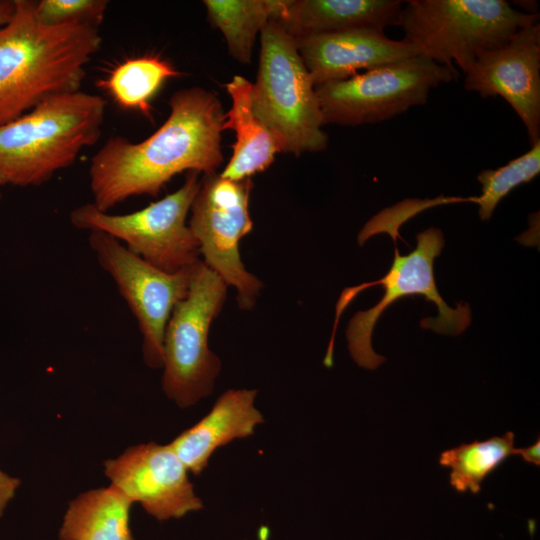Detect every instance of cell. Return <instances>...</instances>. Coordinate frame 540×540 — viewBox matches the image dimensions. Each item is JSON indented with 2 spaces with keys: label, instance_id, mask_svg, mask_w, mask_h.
Wrapping results in <instances>:
<instances>
[{
  "label": "cell",
  "instance_id": "cell-14",
  "mask_svg": "<svg viewBox=\"0 0 540 540\" xmlns=\"http://www.w3.org/2000/svg\"><path fill=\"white\" fill-rule=\"evenodd\" d=\"M298 52L318 86L340 81L382 65L419 56L417 48L405 38L393 40L384 31L353 29L294 38Z\"/></svg>",
  "mask_w": 540,
  "mask_h": 540
},
{
  "label": "cell",
  "instance_id": "cell-8",
  "mask_svg": "<svg viewBox=\"0 0 540 540\" xmlns=\"http://www.w3.org/2000/svg\"><path fill=\"white\" fill-rule=\"evenodd\" d=\"M458 75L456 68L414 56L315 86V92L324 124H373L425 104L431 89Z\"/></svg>",
  "mask_w": 540,
  "mask_h": 540
},
{
  "label": "cell",
  "instance_id": "cell-10",
  "mask_svg": "<svg viewBox=\"0 0 540 540\" xmlns=\"http://www.w3.org/2000/svg\"><path fill=\"white\" fill-rule=\"evenodd\" d=\"M251 178L230 180L205 174L191 205L189 228L197 239L204 264L237 291L241 310H251L263 283L248 272L239 251L240 240L253 228L249 214Z\"/></svg>",
  "mask_w": 540,
  "mask_h": 540
},
{
  "label": "cell",
  "instance_id": "cell-17",
  "mask_svg": "<svg viewBox=\"0 0 540 540\" xmlns=\"http://www.w3.org/2000/svg\"><path fill=\"white\" fill-rule=\"evenodd\" d=\"M225 87L232 105L225 113L223 130H233L236 139L232 157L220 175L230 180H244L266 170L280 151L271 131L253 111L252 83L236 75Z\"/></svg>",
  "mask_w": 540,
  "mask_h": 540
},
{
  "label": "cell",
  "instance_id": "cell-2",
  "mask_svg": "<svg viewBox=\"0 0 540 540\" xmlns=\"http://www.w3.org/2000/svg\"><path fill=\"white\" fill-rule=\"evenodd\" d=\"M100 45L98 27L45 25L35 1L14 0L13 15L0 28V126L52 96L79 91Z\"/></svg>",
  "mask_w": 540,
  "mask_h": 540
},
{
  "label": "cell",
  "instance_id": "cell-6",
  "mask_svg": "<svg viewBox=\"0 0 540 540\" xmlns=\"http://www.w3.org/2000/svg\"><path fill=\"white\" fill-rule=\"evenodd\" d=\"M505 0H409L400 27L419 56L463 72L483 52L539 22Z\"/></svg>",
  "mask_w": 540,
  "mask_h": 540
},
{
  "label": "cell",
  "instance_id": "cell-20",
  "mask_svg": "<svg viewBox=\"0 0 540 540\" xmlns=\"http://www.w3.org/2000/svg\"><path fill=\"white\" fill-rule=\"evenodd\" d=\"M180 75L168 60L144 55L117 64L97 86L107 91L120 108L151 118L153 98L168 79Z\"/></svg>",
  "mask_w": 540,
  "mask_h": 540
},
{
  "label": "cell",
  "instance_id": "cell-22",
  "mask_svg": "<svg viewBox=\"0 0 540 540\" xmlns=\"http://www.w3.org/2000/svg\"><path fill=\"white\" fill-rule=\"evenodd\" d=\"M540 173V141L531 149L507 164L492 170H482L477 180L481 184V195L471 196V202L479 206L482 221L489 220L498 203L515 187L530 182Z\"/></svg>",
  "mask_w": 540,
  "mask_h": 540
},
{
  "label": "cell",
  "instance_id": "cell-27",
  "mask_svg": "<svg viewBox=\"0 0 540 540\" xmlns=\"http://www.w3.org/2000/svg\"><path fill=\"white\" fill-rule=\"evenodd\" d=\"M512 6L516 5L521 8V12L529 14V15H536L539 14L538 12V2L533 0H518V1H512L510 3Z\"/></svg>",
  "mask_w": 540,
  "mask_h": 540
},
{
  "label": "cell",
  "instance_id": "cell-12",
  "mask_svg": "<svg viewBox=\"0 0 540 540\" xmlns=\"http://www.w3.org/2000/svg\"><path fill=\"white\" fill-rule=\"evenodd\" d=\"M464 88L482 98L501 96L540 141V23L517 31L503 45L480 54L464 71Z\"/></svg>",
  "mask_w": 540,
  "mask_h": 540
},
{
  "label": "cell",
  "instance_id": "cell-3",
  "mask_svg": "<svg viewBox=\"0 0 540 540\" xmlns=\"http://www.w3.org/2000/svg\"><path fill=\"white\" fill-rule=\"evenodd\" d=\"M106 102L82 91L52 96L0 126V170L7 183L40 186L95 144Z\"/></svg>",
  "mask_w": 540,
  "mask_h": 540
},
{
  "label": "cell",
  "instance_id": "cell-26",
  "mask_svg": "<svg viewBox=\"0 0 540 540\" xmlns=\"http://www.w3.org/2000/svg\"><path fill=\"white\" fill-rule=\"evenodd\" d=\"M14 12V0L0 1V28L8 23Z\"/></svg>",
  "mask_w": 540,
  "mask_h": 540
},
{
  "label": "cell",
  "instance_id": "cell-24",
  "mask_svg": "<svg viewBox=\"0 0 540 540\" xmlns=\"http://www.w3.org/2000/svg\"><path fill=\"white\" fill-rule=\"evenodd\" d=\"M20 484L21 480L19 478L11 477L0 470V519L9 502L14 498Z\"/></svg>",
  "mask_w": 540,
  "mask_h": 540
},
{
  "label": "cell",
  "instance_id": "cell-23",
  "mask_svg": "<svg viewBox=\"0 0 540 540\" xmlns=\"http://www.w3.org/2000/svg\"><path fill=\"white\" fill-rule=\"evenodd\" d=\"M107 6L106 0H41L35 2V12L49 26L87 23L98 27Z\"/></svg>",
  "mask_w": 540,
  "mask_h": 540
},
{
  "label": "cell",
  "instance_id": "cell-1",
  "mask_svg": "<svg viewBox=\"0 0 540 540\" xmlns=\"http://www.w3.org/2000/svg\"><path fill=\"white\" fill-rule=\"evenodd\" d=\"M169 106L167 120L145 140L115 136L92 157L89 182L97 209L107 212L134 196H157L184 171L217 173L225 121L218 97L192 87L175 92Z\"/></svg>",
  "mask_w": 540,
  "mask_h": 540
},
{
  "label": "cell",
  "instance_id": "cell-13",
  "mask_svg": "<svg viewBox=\"0 0 540 540\" xmlns=\"http://www.w3.org/2000/svg\"><path fill=\"white\" fill-rule=\"evenodd\" d=\"M104 473L112 485L159 521L179 519L203 507L188 469L169 444L131 446L106 460Z\"/></svg>",
  "mask_w": 540,
  "mask_h": 540
},
{
  "label": "cell",
  "instance_id": "cell-15",
  "mask_svg": "<svg viewBox=\"0 0 540 540\" xmlns=\"http://www.w3.org/2000/svg\"><path fill=\"white\" fill-rule=\"evenodd\" d=\"M256 395L254 389L225 391L202 419L169 443L190 473L201 474L218 448L254 434L264 422L255 407Z\"/></svg>",
  "mask_w": 540,
  "mask_h": 540
},
{
  "label": "cell",
  "instance_id": "cell-7",
  "mask_svg": "<svg viewBox=\"0 0 540 540\" xmlns=\"http://www.w3.org/2000/svg\"><path fill=\"white\" fill-rule=\"evenodd\" d=\"M227 284L202 260L196 266L187 296L173 309L163 340L162 389L179 407L209 396L221 361L208 345L212 321L227 297Z\"/></svg>",
  "mask_w": 540,
  "mask_h": 540
},
{
  "label": "cell",
  "instance_id": "cell-16",
  "mask_svg": "<svg viewBox=\"0 0 540 540\" xmlns=\"http://www.w3.org/2000/svg\"><path fill=\"white\" fill-rule=\"evenodd\" d=\"M400 0H288L276 21L293 38L400 26Z\"/></svg>",
  "mask_w": 540,
  "mask_h": 540
},
{
  "label": "cell",
  "instance_id": "cell-4",
  "mask_svg": "<svg viewBox=\"0 0 540 540\" xmlns=\"http://www.w3.org/2000/svg\"><path fill=\"white\" fill-rule=\"evenodd\" d=\"M416 241L415 249L405 256L400 255L395 247L391 267L381 279L343 290L336 305L332 336L324 358L326 367H331L333 364L334 338L341 314L361 291L372 286H382L383 297L374 307L357 312L346 330L348 349L353 360L366 369L374 370L385 361V357L374 352L371 336L381 314L400 298L421 295L436 305L438 316L426 317L420 321L424 329H431L440 334L459 335L470 325L469 304L459 302L456 309L449 307L436 286L433 265L434 259L440 255L445 244L442 231L430 227L418 233Z\"/></svg>",
  "mask_w": 540,
  "mask_h": 540
},
{
  "label": "cell",
  "instance_id": "cell-21",
  "mask_svg": "<svg viewBox=\"0 0 540 540\" xmlns=\"http://www.w3.org/2000/svg\"><path fill=\"white\" fill-rule=\"evenodd\" d=\"M514 433L508 431L485 441L463 443L440 454L439 464L450 467V485L458 492L481 491V484L508 457L516 455Z\"/></svg>",
  "mask_w": 540,
  "mask_h": 540
},
{
  "label": "cell",
  "instance_id": "cell-28",
  "mask_svg": "<svg viewBox=\"0 0 540 540\" xmlns=\"http://www.w3.org/2000/svg\"><path fill=\"white\" fill-rule=\"evenodd\" d=\"M5 184H7V180L2 171L0 170V199L2 198L1 187Z\"/></svg>",
  "mask_w": 540,
  "mask_h": 540
},
{
  "label": "cell",
  "instance_id": "cell-5",
  "mask_svg": "<svg viewBox=\"0 0 540 540\" xmlns=\"http://www.w3.org/2000/svg\"><path fill=\"white\" fill-rule=\"evenodd\" d=\"M261 49L251 104L273 134L279 151L296 156L326 149L328 136L309 72L295 39L276 20L261 31Z\"/></svg>",
  "mask_w": 540,
  "mask_h": 540
},
{
  "label": "cell",
  "instance_id": "cell-11",
  "mask_svg": "<svg viewBox=\"0 0 540 540\" xmlns=\"http://www.w3.org/2000/svg\"><path fill=\"white\" fill-rule=\"evenodd\" d=\"M89 246L135 316L142 334L146 365L161 368L163 340L174 307L188 294L200 260L174 273L164 272L103 232H90Z\"/></svg>",
  "mask_w": 540,
  "mask_h": 540
},
{
  "label": "cell",
  "instance_id": "cell-19",
  "mask_svg": "<svg viewBox=\"0 0 540 540\" xmlns=\"http://www.w3.org/2000/svg\"><path fill=\"white\" fill-rule=\"evenodd\" d=\"M288 0H205L210 24L224 35L230 55L249 64L258 33L283 14Z\"/></svg>",
  "mask_w": 540,
  "mask_h": 540
},
{
  "label": "cell",
  "instance_id": "cell-25",
  "mask_svg": "<svg viewBox=\"0 0 540 540\" xmlns=\"http://www.w3.org/2000/svg\"><path fill=\"white\" fill-rule=\"evenodd\" d=\"M540 440L539 438L532 445L525 448H516V455H520L526 463L540 465Z\"/></svg>",
  "mask_w": 540,
  "mask_h": 540
},
{
  "label": "cell",
  "instance_id": "cell-9",
  "mask_svg": "<svg viewBox=\"0 0 540 540\" xmlns=\"http://www.w3.org/2000/svg\"><path fill=\"white\" fill-rule=\"evenodd\" d=\"M198 174L188 172L178 190L141 210L113 215L86 203L70 213V222L76 229L114 237L164 272H177L200 260L199 243L186 224L201 183Z\"/></svg>",
  "mask_w": 540,
  "mask_h": 540
},
{
  "label": "cell",
  "instance_id": "cell-18",
  "mask_svg": "<svg viewBox=\"0 0 540 540\" xmlns=\"http://www.w3.org/2000/svg\"><path fill=\"white\" fill-rule=\"evenodd\" d=\"M134 503L110 484L71 500L59 529V540H136L130 528Z\"/></svg>",
  "mask_w": 540,
  "mask_h": 540
}]
</instances>
